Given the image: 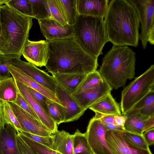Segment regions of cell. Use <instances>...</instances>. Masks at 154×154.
<instances>
[{"instance_id": "1", "label": "cell", "mask_w": 154, "mask_h": 154, "mask_svg": "<svg viewBox=\"0 0 154 154\" xmlns=\"http://www.w3.org/2000/svg\"><path fill=\"white\" fill-rule=\"evenodd\" d=\"M47 41L48 57L45 67L52 75L88 74L96 70L97 58L85 51L74 36Z\"/></svg>"}, {"instance_id": "2", "label": "cell", "mask_w": 154, "mask_h": 154, "mask_svg": "<svg viewBox=\"0 0 154 154\" xmlns=\"http://www.w3.org/2000/svg\"><path fill=\"white\" fill-rule=\"evenodd\" d=\"M104 18L109 41L116 45L138 46L140 22L135 9L128 0L111 1Z\"/></svg>"}, {"instance_id": "3", "label": "cell", "mask_w": 154, "mask_h": 154, "mask_svg": "<svg viewBox=\"0 0 154 154\" xmlns=\"http://www.w3.org/2000/svg\"><path fill=\"white\" fill-rule=\"evenodd\" d=\"M0 51L4 55L20 59L29 39L33 18L23 15L6 4L0 6Z\"/></svg>"}, {"instance_id": "4", "label": "cell", "mask_w": 154, "mask_h": 154, "mask_svg": "<svg viewBox=\"0 0 154 154\" xmlns=\"http://www.w3.org/2000/svg\"><path fill=\"white\" fill-rule=\"evenodd\" d=\"M135 62V53L129 48L113 45L103 57L98 71L112 89H117L134 78Z\"/></svg>"}, {"instance_id": "5", "label": "cell", "mask_w": 154, "mask_h": 154, "mask_svg": "<svg viewBox=\"0 0 154 154\" xmlns=\"http://www.w3.org/2000/svg\"><path fill=\"white\" fill-rule=\"evenodd\" d=\"M73 27L74 36L83 49L98 58L109 41L103 18L79 15Z\"/></svg>"}, {"instance_id": "6", "label": "cell", "mask_w": 154, "mask_h": 154, "mask_svg": "<svg viewBox=\"0 0 154 154\" xmlns=\"http://www.w3.org/2000/svg\"><path fill=\"white\" fill-rule=\"evenodd\" d=\"M154 91V65L131 82L122 90L120 109L125 114L149 92Z\"/></svg>"}, {"instance_id": "7", "label": "cell", "mask_w": 154, "mask_h": 154, "mask_svg": "<svg viewBox=\"0 0 154 154\" xmlns=\"http://www.w3.org/2000/svg\"><path fill=\"white\" fill-rule=\"evenodd\" d=\"M128 1L135 9L140 23L139 39L144 49L148 42L151 45L154 44V0Z\"/></svg>"}, {"instance_id": "8", "label": "cell", "mask_w": 154, "mask_h": 154, "mask_svg": "<svg viewBox=\"0 0 154 154\" xmlns=\"http://www.w3.org/2000/svg\"><path fill=\"white\" fill-rule=\"evenodd\" d=\"M106 131L99 120L94 117L90 120L85 134L94 154H112L105 139Z\"/></svg>"}, {"instance_id": "9", "label": "cell", "mask_w": 154, "mask_h": 154, "mask_svg": "<svg viewBox=\"0 0 154 154\" xmlns=\"http://www.w3.org/2000/svg\"><path fill=\"white\" fill-rule=\"evenodd\" d=\"M124 131H106L105 140L112 154H152L150 149H141L132 145L123 136Z\"/></svg>"}, {"instance_id": "10", "label": "cell", "mask_w": 154, "mask_h": 154, "mask_svg": "<svg viewBox=\"0 0 154 154\" xmlns=\"http://www.w3.org/2000/svg\"><path fill=\"white\" fill-rule=\"evenodd\" d=\"M23 131L42 136H50L52 132L42 122L14 103H9Z\"/></svg>"}, {"instance_id": "11", "label": "cell", "mask_w": 154, "mask_h": 154, "mask_svg": "<svg viewBox=\"0 0 154 154\" xmlns=\"http://www.w3.org/2000/svg\"><path fill=\"white\" fill-rule=\"evenodd\" d=\"M43 87L55 94L57 83L52 76L29 62L17 59L12 64Z\"/></svg>"}, {"instance_id": "12", "label": "cell", "mask_w": 154, "mask_h": 154, "mask_svg": "<svg viewBox=\"0 0 154 154\" xmlns=\"http://www.w3.org/2000/svg\"><path fill=\"white\" fill-rule=\"evenodd\" d=\"M48 53V45L46 40L33 41L28 39L23 47L22 55L28 62L42 67L46 65Z\"/></svg>"}, {"instance_id": "13", "label": "cell", "mask_w": 154, "mask_h": 154, "mask_svg": "<svg viewBox=\"0 0 154 154\" xmlns=\"http://www.w3.org/2000/svg\"><path fill=\"white\" fill-rule=\"evenodd\" d=\"M55 94L63 107L65 117L64 122L77 120L85 111L79 106L72 94L57 83Z\"/></svg>"}, {"instance_id": "14", "label": "cell", "mask_w": 154, "mask_h": 154, "mask_svg": "<svg viewBox=\"0 0 154 154\" xmlns=\"http://www.w3.org/2000/svg\"><path fill=\"white\" fill-rule=\"evenodd\" d=\"M38 22L41 31L47 41L74 36L73 26L62 25L51 18Z\"/></svg>"}, {"instance_id": "15", "label": "cell", "mask_w": 154, "mask_h": 154, "mask_svg": "<svg viewBox=\"0 0 154 154\" xmlns=\"http://www.w3.org/2000/svg\"><path fill=\"white\" fill-rule=\"evenodd\" d=\"M112 89L104 80L98 86L72 94L79 106L85 111L101 98L111 92Z\"/></svg>"}, {"instance_id": "16", "label": "cell", "mask_w": 154, "mask_h": 154, "mask_svg": "<svg viewBox=\"0 0 154 154\" xmlns=\"http://www.w3.org/2000/svg\"><path fill=\"white\" fill-rule=\"evenodd\" d=\"M15 81L19 91L28 102L42 123L52 133L57 131L58 125L32 96L26 86L16 80Z\"/></svg>"}, {"instance_id": "17", "label": "cell", "mask_w": 154, "mask_h": 154, "mask_svg": "<svg viewBox=\"0 0 154 154\" xmlns=\"http://www.w3.org/2000/svg\"><path fill=\"white\" fill-rule=\"evenodd\" d=\"M7 67L11 75L15 80L40 92L50 100L62 105L55 95L33 80L19 69L11 64L8 65Z\"/></svg>"}, {"instance_id": "18", "label": "cell", "mask_w": 154, "mask_h": 154, "mask_svg": "<svg viewBox=\"0 0 154 154\" xmlns=\"http://www.w3.org/2000/svg\"><path fill=\"white\" fill-rule=\"evenodd\" d=\"M108 0H77V8L79 15L104 18L109 6Z\"/></svg>"}, {"instance_id": "19", "label": "cell", "mask_w": 154, "mask_h": 154, "mask_svg": "<svg viewBox=\"0 0 154 154\" xmlns=\"http://www.w3.org/2000/svg\"><path fill=\"white\" fill-rule=\"evenodd\" d=\"M16 130L7 124L0 131V154H21L19 150Z\"/></svg>"}, {"instance_id": "20", "label": "cell", "mask_w": 154, "mask_h": 154, "mask_svg": "<svg viewBox=\"0 0 154 154\" xmlns=\"http://www.w3.org/2000/svg\"><path fill=\"white\" fill-rule=\"evenodd\" d=\"M89 109L101 114L116 116L122 114L120 106L109 93L99 99Z\"/></svg>"}, {"instance_id": "21", "label": "cell", "mask_w": 154, "mask_h": 154, "mask_svg": "<svg viewBox=\"0 0 154 154\" xmlns=\"http://www.w3.org/2000/svg\"><path fill=\"white\" fill-rule=\"evenodd\" d=\"M87 74L81 73H63L52 74L57 83L72 94Z\"/></svg>"}, {"instance_id": "22", "label": "cell", "mask_w": 154, "mask_h": 154, "mask_svg": "<svg viewBox=\"0 0 154 154\" xmlns=\"http://www.w3.org/2000/svg\"><path fill=\"white\" fill-rule=\"evenodd\" d=\"M52 149L61 154H72L73 134L64 130L52 133Z\"/></svg>"}, {"instance_id": "23", "label": "cell", "mask_w": 154, "mask_h": 154, "mask_svg": "<svg viewBox=\"0 0 154 154\" xmlns=\"http://www.w3.org/2000/svg\"><path fill=\"white\" fill-rule=\"evenodd\" d=\"M15 80L12 77L0 79V101L14 103L19 92Z\"/></svg>"}, {"instance_id": "24", "label": "cell", "mask_w": 154, "mask_h": 154, "mask_svg": "<svg viewBox=\"0 0 154 154\" xmlns=\"http://www.w3.org/2000/svg\"><path fill=\"white\" fill-rule=\"evenodd\" d=\"M149 117L137 114L127 117L123 127L125 131L142 135L144 125Z\"/></svg>"}, {"instance_id": "25", "label": "cell", "mask_w": 154, "mask_h": 154, "mask_svg": "<svg viewBox=\"0 0 154 154\" xmlns=\"http://www.w3.org/2000/svg\"><path fill=\"white\" fill-rule=\"evenodd\" d=\"M72 154H94L85 133L77 129L73 134Z\"/></svg>"}, {"instance_id": "26", "label": "cell", "mask_w": 154, "mask_h": 154, "mask_svg": "<svg viewBox=\"0 0 154 154\" xmlns=\"http://www.w3.org/2000/svg\"><path fill=\"white\" fill-rule=\"evenodd\" d=\"M51 18L62 25L68 24L60 0H47Z\"/></svg>"}, {"instance_id": "27", "label": "cell", "mask_w": 154, "mask_h": 154, "mask_svg": "<svg viewBox=\"0 0 154 154\" xmlns=\"http://www.w3.org/2000/svg\"><path fill=\"white\" fill-rule=\"evenodd\" d=\"M104 80L98 71L88 74L74 93L94 88L103 83Z\"/></svg>"}, {"instance_id": "28", "label": "cell", "mask_w": 154, "mask_h": 154, "mask_svg": "<svg viewBox=\"0 0 154 154\" xmlns=\"http://www.w3.org/2000/svg\"><path fill=\"white\" fill-rule=\"evenodd\" d=\"M32 10L33 18L38 20L51 18L47 0H29Z\"/></svg>"}, {"instance_id": "29", "label": "cell", "mask_w": 154, "mask_h": 154, "mask_svg": "<svg viewBox=\"0 0 154 154\" xmlns=\"http://www.w3.org/2000/svg\"><path fill=\"white\" fill-rule=\"evenodd\" d=\"M68 24L73 26L79 15L77 8V0H60Z\"/></svg>"}, {"instance_id": "30", "label": "cell", "mask_w": 154, "mask_h": 154, "mask_svg": "<svg viewBox=\"0 0 154 154\" xmlns=\"http://www.w3.org/2000/svg\"><path fill=\"white\" fill-rule=\"evenodd\" d=\"M48 114L57 125L64 122L65 119L63 106L49 99L46 101Z\"/></svg>"}, {"instance_id": "31", "label": "cell", "mask_w": 154, "mask_h": 154, "mask_svg": "<svg viewBox=\"0 0 154 154\" xmlns=\"http://www.w3.org/2000/svg\"><path fill=\"white\" fill-rule=\"evenodd\" d=\"M6 5L23 15L33 18L32 6L29 0H9Z\"/></svg>"}, {"instance_id": "32", "label": "cell", "mask_w": 154, "mask_h": 154, "mask_svg": "<svg viewBox=\"0 0 154 154\" xmlns=\"http://www.w3.org/2000/svg\"><path fill=\"white\" fill-rule=\"evenodd\" d=\"M4 117L7 124L11 125L18 133L22 131L20 125L9 102L2 101Z\"/></svg>"}, {"instance_id": "33", "label": "cell", "mask_w": 154, "mask_h": 154, "mask_svg": "<svg viewBox=\"0 0 154 154\" xmlns=\"http://www.w3.org/2000/svg\"><path fill=\"white\" fill-rule=\"evenodd\" d=\"M17 134L36 154H61L32 140L20 132L17 133Z\"/></svg>"}, {"instance_id": "34", "label": "cell", "mask_w": 154, "mask_h": 154, "mask_svg": "<svg viewBox=\"0 0 154 154\" xmlns=\"http://www.w3.org/2000/svg\"><path fill=\"white\" fill-rule=\"evenodd\" d=\"M154 103V91L149 92L125 115L127 117L137 114L140 109Z\"/></svg>"}, {"instance_id": "35", "label": "cell", "mask_w": 154, "mask_h": 154, "mask_svg": "<svg viewBox=\"0 0 154 154\" xmlns=\"http://www.w3.org/2000/svg\"><path fill=\"white\" fill-rule=\"evenodd\" d=\"M123 136L132 145L136 148L144 150H149L147 145L142 135L124 131Z\"/></svg>"}, {"instance_id": "36", "label": "cell", "mask_w": 154, "mask_h": 154, "mask_svg": "<svg viewBox=\"0 0 154 154\" xmlns=\"http://www.w3.org/2000/svg\"><path fill=\"white\" fill-rule=\"evenodd\" d=\"M18 58L4 55H0V79L10 77L11 74L7 65L11 64Z\"/></svg>"}, {"instance_id": "37", "label": "cell", "mask_w": 154, "mask_h": 154, "mask_svg": "<svg viewBox=\"0 0 154 154\" xmlns=\"http://www.w3.org/2000/svg\"><path fill=\"white\" fill-rule=\"evenodd\" d=\"M20 133L32 140L52 149L53 139L52 135L50 136H40L23 130Z\"/></svg>"}, {"instance_id": "38", "label": "cell", "mask_w": 154, "mask_h": 154, "mask_svg": "<svg viewBox=\"0 0 154 154\" xmlns=\"http://www.w3.org/2000/svg\"><path fill=\"white\" fill-rule=\"evenodd\" d=\"M14 103L17 104L23 110L31 115L35 119L40 121L38 116L32 110L28 102L19 91L16 100Z\"/></svg>"}, {"instance_id": "39", "label": "cell", "mask_w": 154, "mask_h": 154, "mask_svg": "<svg viewBox=\"0 0 154 154\" xmlns=\"http://www.w3.org/2000/svg\"><path fill=\"white\" fill-rule=\"evenodd\" d=\"M26 86L32 96L48 114V106L46 102L48 98L36 90Z\"/></svg>"}, {"instance_id": "40", "label": "cell", "mask_w": 154, "mask_h": 154, "mask_svg": "<svg viewBox=\"0 0 154 154\" xmlns=\"http://www.w3.org/2000/svg\"><path fill=\"white\" fill-rule=\"evenodd\" d=\"M17 139L18 147L21 154H36L17 135Z\"/></svg>"}, {"instance_id": "41", "label": "cell", "mask_w": 154, "mask_h": 154, "mask_svg": "<svg viewBox=\"0 0 154 154\" xmlns=\"http://www.w3.org/2000/svg\"><path fill=\"white\" fill-rule=\"evenodd\" d=\"M94 117L102 123L107 124H116L114 119L115 116L101 114L98 112H95Z\"/></svg>"}, {"instance_id": "42", "label": "cell", "mask_w": 154, "mask_h": 154, "mask_svg": "<svg viewBox=\"0 0 154 154\" xmlns=\"http://www.w3.org/2000/svg\"><path fill=\"white\" fill-rule=\"evenodd\" d=\"M142 136L147 145L149 146L154 143V128L144 132Z\"/></svg>"}, {"instance_id": "43", "label": "cell", "mask_w": 154, "mask_h": 154, "mask_svg": "<svg viewBox=\"0 0 154 154\" xmlns=\"http://www.w3.org/2000/svg\"><path fill=\"white\" fill-rule=\"evenodd\" d=\"M127 117L124 114L115 116L114 119L116 125L123 128Z\"/></svg>"}, {"instance_id": "44", "label": "cell", "mask_w": 154, "mask_h": 154, "mask_svg": "<svg viewBox=\"0 0 154 154\" xmlns=\"http://www.w3.org/2000/svg\"><path fill=\"white\" fill-rule=\"evenodd\" d=\"M102 123L105 127L107 131L115 130L121 131H125L124 128L123 127L118 125L116 124H107L102 122Z\"/></svg>"}, {"instance_id": "45", "label": "cell", "mask_w": 154, "mask_h": 154, "mask_svg": "<svg viewBox=\"0 0 154 154\" xmlns=\"http://www.w3.org/2000/svg\"><path fill=\"white\" fill-rule=\"evenodd\" d=\"M154 128V114L149 116L144 125L143 132Z\"/></svg>"}, {"instance_id": "46", "label": "cell", "mask_w": 154, "mask_h": 154, "mask_svg": "<svg viewBox=\"0 0 154 154\" xmlns=\"http://www.w3.org/2000/svg\"><path fill=\"white\" fill-rule=\"evenodd\" d=\"M6 125L2 102L0 101V131L5 127Z\"/></svg>"}, {"instance_id": "47", "label": "cell", "mask_w": 154, "mask_h": 154, "mask_svg": "<svg viewBox=\"0 0 154 154\" xmlns=\"http://www.w3.org/2000/svg\"><path fill=\"white\" fill-rule=\"evenodd\" d=\"M9 0H0V5H2L3 4H6Z\"/></svg>"}, {"instance_id": "48", "label": "cell", "mask_w": 154, "mask_h": 154, "mask_svg": "<svg viewBox=\"0 0 154 154\" xmlns=\"http://www.w3.org/2000/svg\"><path fill=\"white\" fill-rule=\"evenodd\" d=\"M1 22H0V35L1 33Z\"/></svg>"}, {"instance_id": "49", "label": "cell", "mask_w": 154, "mask_h": 154, "mask_svg": "<svg viewBox=\"0 0 154 154\" xmlns=\"http://www.w3.org/2000/svg\"><path fill=\"white\" fill-rule=\"evenodd\" d=\"M0 55H4L0 51Z\"/></svg>"}]
</instances>
